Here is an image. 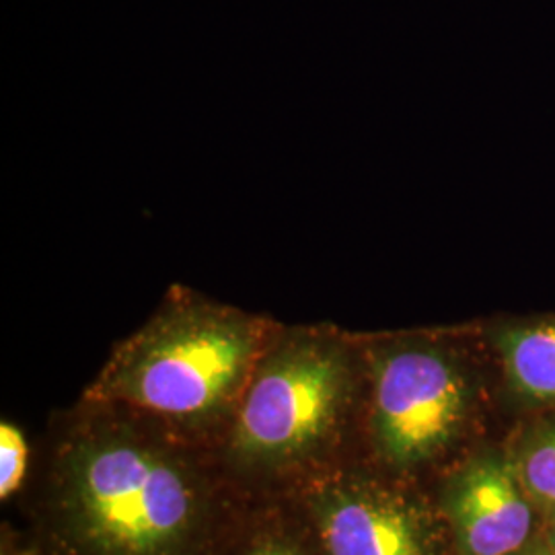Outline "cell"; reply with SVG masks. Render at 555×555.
Listing matches in <instances>:
<instances>
[{
  "instance_id": "obj_9",
  "label": "cell",
  "mask_w": 555,
  "mask_h": 555,
  "mask_svg": "<svg viewBox=\"0 0 555 555\" xmlns=\"http://www.w3.org/2000/svg\"><path fill=\"white\" fill-rule=\"evenodd\" d=\"M27 442L20 428L2 422L0 426V496L9 498L17 488L27 472Z\"/></svg>"
},
{
  "instance_id": "obj_5",
  "label": "cell",
  "mask_w": 555,
  "mask_h": 555,
  "mask_svg": "<svg viewBox=\"0 0 555 555\" xmlns=\"http://www.w3.org/2000/svg\"><path fill=\"white\" fill-rule=\"evenodd\" d=\"M438 508L453 555H513L545 531L506 442L465 456L444 479Z\"/></svg>"
},
{
  "instance_id": "obj_3",
  "label": "cell",
  "mask_w": 555,
  "mask_h": 555,
  "mask_svg": "<svg viewBox=\"0 0 555 555\" xmlns=\"http://www.w3.org/2000/svg\"><path fill=\"white\" fill-rule=\"evenodd\" d=\"M121 422H95L60 469L64 529L87 555H190L204 504L165 449Z\"/></svg>"
},
{
  "instance_id": "obj_12",
  "label": "cell",
  "mask_w": 555,
  "mask_h": 555,
  "mask_svg": "<svg viewBox=\"0 0 555 555\" xmlns=\"http://www.w3.org/2000/svg\"><path fill=\"white\" fill-rule=\"evenodd\" d=\"M543 533H545V539L550 541V545L554 547L555 552V518L545 525V531H543Z\"/></svg>"
},
{
  "instance_id": "obj_10",
  "label": "cell",
  "mask_w": 555,
  "mask_h": 555,
  "mask_svg": "<svg viewBox=\"0 0 555 555\" xmlns=\"http://www.w3.org/2000/svg\"><path fill=\"white\" fill-rule=\"evenodd\" d=\"M513 555H555V552L554 547L550 545V541L545 539V533H543L531 545H527L525 550H520V552H516Z\"/></svg>"
},
{
  "instance_id": "obj_4",
  "label": "cell",
  "mask_w": 555,
  "mask_h": 555,
  "mask_svg": "<svg viewBox=\"0 0 555 555\" xmlns=\"http://www.w3.org/2000/svg\"><path fill=\"white\" fill-rule=\"evenodd\" d=\"M362 396L360 336L332 325L278 323L233 414V449L254 465L300 461L362 408Z\"/></svg>"
},
{
  "instance_id": "obj_2",
  "label": "cell",
  "mask_w": 555,
  "mask_h": 555,
  "mask_svg": "<svg viewBox=\"0 0 555 555\" xmlns=\"http://www.w3.org/2000/svg\"><path fill=\"white\" fill-rule=\"evenodd\" d=\"M362 412L380 459L417 472L472 437L498 405L496 378L476 325L360 336Z\"/></svg>"
},
{
  "instance_id": "obj_7",
  "label": "cell",
  "mask_w": 555,
  "mask_h": 555,
  "mask_svg": "<svg viewBox=\"0 0 555 555\" xmlns=\"http://www.w3.org/2000/svg\"><path fill=\"white\" fill-rule=\"evenodd\" d=\"M496 378L498 408L518 417L555 412V313L474 321Z\"/></svg>"
},
{
  "instance_id": "obj_1",
  "label": "cell",
  "mask_w": 555,
  "mask_h": 555,
  "mask_svg": "<svg viewBox=\"0 0 555 555\" xmlns=\"http://www.w3.org/2000/svg\"><path fill=\"white\" fill-rule=\"evenodd\" d=\"M276 327L176 284L114 348L85 399L185 426L233 416Z\"/></svg>"
},
{
  "instance_id": "obj_11",
  "label": "cell",
  "mask_w": 555,
  "mask_h": 555,
  "mask_svg": "<svg viewBox=\"0 0 555 555\" xmlns=\"http://www.w3.org/2000/svg\"><path fill=\"white\" fill-rule=\"evenodd\" d=\"M249 555H300L297 550L288 547V545H282V543H266L258 550H254Z\"/></svg>"
},
{
  "instance_id": "obj_6",
  "label": "cell",
  "mask_w": 555,
  "mask_h": 555,
  "mask_svg": "<svg viewBox=\"0 0 555 555\" xmlns=\"http://www.w3.org/2000/svg\"><path fill=\"white\" fill-rule=\"evenodd\" d=\"M313 513L327 555H444L442 516L375 479L321 486Z\"/></svg>"
},
{
  "instance_id": "obj_8",
  "label": "cell",
  "mask_w": 555,
  "mask_h": 555,
  "mask_svg": "<svg viewBox=\"0 0 555 555\" xmlns=\"http://www.w3.org/2000/svg\"><path fill=\"white\" fill-rule=\"evenodd\" d=\"M506 447L547 525L555 518V412L518 417Z\"/></svg>"
}]
</instances>
